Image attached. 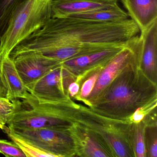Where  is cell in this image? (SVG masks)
Returning a JSON list of instances; mask_svg holds the SVG:
<instances>
[{"label":"cell","mask_w":157,"mask_h":157,"mask_svg":"<svg viewBox=\"0 0 157 157\" xmlns=\"http://www.w3.org/2000/svg\"><path fill=\"white\" fill-rule=\"evenodd\" d=\"M140 33L138 26L131 19L95 22L68 17L51 18L42 28L19 44L10 57L33 51L62 62L124 44Z\"/></svg>","instance_id":"cell-1"},{"label":"cell","mask_w":157,"mask_h":157,"mask_svg":"<svg viewBox=\"0 0 157 157\" xmlns=\"http://www.w3.org/2000/svg\"><path fill=\"white\" fill-rule=\"evenodd\" d=\"M54 0H24L13 12L0 38V59L10 56L13 49L52 18Z\"/></svg>","instance_id":"cell-2"},{"label":"cell","mask_w":157,"mask_h":157,"mask_svg":"<svg viewBox=\"0 0 157 157\" xmlns=\"http://www.w3.org/2000/svg\"><path fill=\"white\" fill-rule=\"evenodd\" d=\"M140 58L127 65L93 104L106 113L124 115L137 109L142 93L136 86L134 70L140 67Z\"/></svg>","instance_id":"cell-3"},{"label":"cell","mask_w":157,"mask_h":157,"mask_svg":"<svg viewBox=\"0 0 157 157\" xmlns=\"http://www.w3.org/2000/svg\"><path fill=\"white\" fill-rule=\"evenodd\" d=\"M28 106L20 109L8 122L9 127L19 128H52L68 130L67 105L65 102L40 103L29 93L23 99Z\"/></svg>","instance_id":"cell-4"},{"label":"cell","mask_w":157,"mask_h":157,"mask_svg":"<svg viewBox=\"0 0 157 157\" xmlns=\"http://www.w3.org/2000/svg\"><path fill=\"white\" fill-rule=\"evenodd\" d=\"M8 127L17 136L54 157L69 156L75 149L74 141L66 129Z\"/></svg>","instance_id":"cell-5"},{"label":"cell","mask_w":157,"mask_h":157,"mask_svg":"<svg viewBox=\"0 0 157 157\" xmlns=\"http://www.w3.org/2000/svg\"><path fill=\"white\" fill-rule=\"evenodd\" d=\"M71 72L60 64L26 86V89L39 102H65L68 97V87L74 81Z\"/></svg>","instance_id":"cell-6"},{"label":"cell","mask_w":157,"mask_h":157,"mask_svg":"<svg viewBox=\"0 0 157 157\" xmlns=\"http://www.w3.org/2000/svg\"><path fill=\"white\" fill-rule=\"evenodd\" d=\"M10 58L25 86L61 64V62L33 51L23 52Z\"/></svg>","instance_id":"cell-7"},{"label":"cell","mask_w":157,"mask_h":157,"mask_svg":"<svg viewBox=\"0 0 157 157\" xmlns=\"http://www.w3.org/2000/svg\"><path fill=\"white\" fill-rule=\"evenodd\" d=\"M117 5L118 1L108 0H54L52 18H67L72 14Z\"/></svg>","instance_id":"cell-8"},{"label":"cell","mask_w":157,"mask_h":157,"mask_svg":"<svg viewBox=\"0 0 157 157\" xmlns=\"http://www.w3.org/2000/svg\"><path fill=\"white\" fill-rule=\"evenodd\" d=\"M126 43L75 57L61 62V65L70 71L105 66L123 48Z\"/></svg>","instance_id":"cell-9"},{"label":"cell","mask_w":157,"mask_h":157,"mask_svg":"<svg viewBox=\"0 0 157 157\" xmlns=\"http://www.w3.org/2000/svg\"><path fill=\"white\" fill-rule=\"evenodd\" d=\"M142 41L140 67L153 82L156 80L157 61V20L140 33Z\"/></svg>","instance_id":"cell-10"},{"label":"cell","mask_w":157,"mask_h":157,"mask_svg":"<svg viewBox=\"0 0 157 157\" xmlns=\"http://www.w3.org/2000/svg\"><path fill=\"white\" fill-rule=\"evenodd\" d=\"M129 18L138 26L140 33L157 20V0H121Z\"/></svg>","instance_id":"cell-11"},{"label":"cell","mask_w":157,"mask_h":157,"mask_svg":"<svg viewBox=\"0 0 157 157\" xmlns=\"http://www.w3.org/2000/svg\"><path fill=\"white\" fill-rule=\"evenodd\" d=\"M1 69L8 88L9 100L26 99L29 93L14 66L13 60L10 56L1 60Z\"/></svg>","instance_id":"cell-12"},{"label":"cell","mask_w":157,"mask_h":157,"mask_svg":"<svg viewBox=\"0 0 157 157\" xmlns=\"http://www.w3.org/2000/svg\"><path fill=\"white\" fill-rule=\"evenodd\" d=\"M67 17L95 22H120L130 19L127 13L120 8L119 5L72 14Z\"/></svg>","instance_id":"cell-13"},{"label":"cell","mask_w":157,"mask_h":157,"mask_svg":"<svg viewBox=\"0 0 157 157\" xmlns=\"http://www.w3.org/2000/svg\"><path fill=\"white\" fill-rule=\"evenodd\" d=\"M22 105V103L18 100L0 98V129H4L13 114L21 109Z\"/></svg>","instance_id":"cell-14"},{"label":"cell","mask_w":157,"mask_h":157,"mask_svg":"<svg viewBox=\"0 0 157 157\" xmlns=\"http://www.w3.org/2000/svg\"><path fill=\"white\" fill-rule=\"evenodd\" d=\"M24 0H0V38L5 33L14 11Z\"/></svg>","instance_id":"cell-15"},{"label":"cell","mask_w":157,"mask_h":157,"mask_svg":"<svg viewBox=\"0 0 157 157\" xmlns=\"http://www.w3.org/2000/svg\"><path fill=\"white\" fill-rule=\"evenodd\" d=\"M3 130L8 135L13 141L20 147V148L25 153L26 157H54L51 154L42 151L29 142L17 136L10 130L8 127L6 126Z\"/></svg>","instance_id":"cell-16"},{"label":"cell","mask_w":157,"mask_h":157,"mask_svg":"<svg viewBox=\"0 0 157 157\" xmlns=\"http://www.w3.org/2000/svg\"><path fill=\"white\" fill-rule=\"evenodd\" d=\"M0 153L8 157H26L18 145L5 140L0 139Z\"/></svg>","instance_id":"cell-17"},{"label":"cell","mask_w":157,"mask_h":157,"mask_svg":"<svg viewBox=\"0 0 157 157\" xmlns=\"http://www.w3.org/2000/svg\"><path fill=\"white\" fill-rule=\"evenodd\" d=\"M84 152L90 157H107L108 155L94 139L88 137L84 140Z\"/></svg>","instance_id":"cell-18"},{"label":"cell","mask_w":157,"mask_h":157,"mask_svg":"<svg viewBox=\"0 0 157 157\" xmlns=\"http://www.w3.org/2000/svg\"><path fill=\"white\" fill-rule=\"evenodd\" d=\"M103 67L99 69L97 72L94 73L90 78H88V79L86 80L83 82L81 89L80 97L82 99H85L88 98L94 89L101 70Z\"/></svg>","instance_id":"cell-19"},{"label":"cell","mask_w":157,"mask_h":157,"mask_svg":"<svg viewBox=\"0 0 157 157\" xmlns=\"http://www.w3.org/2000/svg\"><path fill=\"white\" fill-rule=\"evenodd\" d=\"M106 138L117 156L127 157L128 156L129 152L126 146H125L124 142L120 140V139H118L117 136L112 135H108Z\"/></svg>","instance_id":"cell-20"},{"label":"cell","mask_w":157,"mask_h":157,"mask_svg":"<svg viewBox=\"0 0 157 157\" xmlns=\"http://www.w3.org/2000/svg\"><path fill=\"white\" fill-rule=\"evenodd\" d=\"M135 151L136 155L138 157H144L146 156V147L145 140L142 130L138 128L136 133Z\"/></svg>","instance_id":"cell-21"},{"label":"cell","mask_w":157,"mask_h":157,"mask_svg":"<svg viewBox=\"0 0 157 157\" xmlns=\"http://www.w3.org/2000/svg\"><path fill=\"white\" fill-rule=\"evenodd\" d=\"M1 62V60L0 59V98L9 99H8V88L2 73Z\"/></svg>","instance_id":"cell-22"},{"label":"cell","mask_w":157,"mask_h":157,"mask_svg":"<svg viewBox=\"0 0 157 157\" xmlns=\"http://www.w3.org/2000/svg\"><path fill=\"white\" fill-rule=\"evenodd\" d=\"M145 111L142 107H139L132 113L131 116V121L136 123H139L141 122L145 116Z\"/></svg>","instance_id":"cell-23"},{"label":"cell","mask_w":157,"mask_h":157,"mask_svg":"<svg viewBox=\"0 0 157 157\" xmlns=\"http://www.w3.org/2000/svg\"><path fill=\"white\" fill-rule=\"evenodd\" d=\"M80 86L79 83L76 82H72L70 83L68 87V94L71 97L78 94L79 91Z\"/></svg>","instance_id":"cell-24"},{"label":"cell","mask_w":157,"mask_h":157,"mask_svg":"<svg viewBox=\"0 0 157 157\" xmlns=\"http://www.w3.org/2000/svg\"><path fill=\"white\" fill-rule=\"evenodd\" d=\"M149 153L151 157H157V140L156 137L153 140L150 146Z\"/></svg>","instance_id":"cell-25"},{"label":"cell","mask_w":157,"mask_h":157,"mask_svg":"<svg viewBox=\"0 0 157 157\" xmlns=\"http://www.w3.org/2000/svg\"><path fill=\"white\" fill-rule=\"evenodd\" d=\"M108 1H118V0H108Z\"/></svg>","instance_id":"cell-26"}]
</instances>
